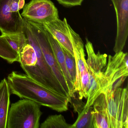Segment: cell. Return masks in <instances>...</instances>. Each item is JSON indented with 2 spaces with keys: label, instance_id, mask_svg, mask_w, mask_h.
Returning a JSON list of instances; mask_svg holds the SVG:
<instances>
[{
  "label": "cell",
  "instance_id": "10",
  "mask_svg": "<svg viewBox=\"0 0 128 128\" xmlns=\"http://www.w3.org/2000/svg\"><path fill=\"white\" fill-rule=\"evenodd\" d=\"M86 41L85 47L87 54L86 62L88 72L98 81L102 89V92H104L108 86L104 76L108 55L101 54L99 51L96 54L92 42L87 38H86Z\"/></svg>",
  "mask_w": 128,
  "mask_h": 128
},
{
  "label": "cell",
  "instance_id": "2",
  "mask_svg": "<svg viewBox=\"0 0 128 128\" xmlns=\"http://www.w3.org/2000/svg\"><path fill=\"white\" fill-rule=\"evenodd\" d=\"M24 19V32L26 36L28 44L33 48L36 57V68L29 77L53 93L71 98L64 91L46 63L30 24L26 19Z\"/></svg>",
  "mask_w": 128,
  "mask_h": 128
},
{
  "label": "cell",
  "instance_id": "8",
  "mask_svg": "<svg viewBox=\"0 0 128 128\" xmlns=\"http://www.w3.org/2000/svg\"><path fill=\"white\" fill-rule=\"evenodd\" d=\"M128 75V54L121 51L116 53L114 56L108 55L104 72L108 86L104 92L107 90H114L120 88Z\"/></svg>",
  "mask_w": 128,
  "mask_h": 128
},
{
  "label": "cell",
  "instance_id": "9",
  "mask_svg": "<svg viewBox=\"0 0 128 128\" xmlns=\"http://www.w3.org/2000/svg\"><path fill=\"white\" fill-rule=\"evenodd\" d=\"M58 12L50 0H31L24 5L21 15L28 20L43 24L59 18Z\"/></svg>",
  "mask_w": 128,
  "mask_h": 128
},
{
  "label": "cell",
  "instance_id": "17",
  "mask_svg": "<svg viewBox=\"0 0 128 128\" xmlns=\"http://www.w3.org/2000/svg\"><path fill=\"white\" fill-rule=\"evenodd\" d=\"M72 125L68 124L62 114L49 116L40 125V128H71Z\"/></svg>",
  "mask_w": 128,
  "mask_h": 128
},
{
  "label": "cell",
  "instance_id": "14",
  "mask_svg": "<svg viewBox=\"0 0 128 128\" xmlns=\"http://www.w3.org/2000/svg\"><path fill=\"white\" fill-rule=\"evenodd\" d=\"M11 93L7 79L0 82V128H6Z\"/></svg>",
  "mask_w": 128,
  "mask_h": 128
},
{
  "label": "cell",
  "instance_id": "4",
  "mask_svg": "<svg viewBox=\"0 0 128 128\" xmlns=\"http://www.w3.org/2000/svg\"><path fill=\"white\" fill-rule=\"evenodd\" d=\"M104 93L107 102L109 128H128V92L127 88H118Z\"/></svg>",
  "mask_w": 128,
  "mask_h": 128
},
{
  "label": "cell",
  "instance_id": "3",
  "mask_svg": "<svg viewBox=\"0 0 128 128\" xmlns=\"http://www.w3.org/2000/svg\"><path fill=\"white\" fill-rule=\"evenodd\" d=\"M40 106L27 99L12 103L9 110L6 128H39L42 114Z\"/></svg>",
  "mask_w": 128,
  "mask_h": 128
},
{
  "label": "cell",
  "instance_id": "1",
  "mask_svg": "<svg viewBox=\"0 0 128 128\" xmlns=\"http://www.w3.org/2000/svg\"><path fill=\"white\" fill-rule=\"evenodd\" d=\"M6 79L11 94L21 98L32 100L40 106H46L58 112L68 110L71 98L53 93L26 74L13 71Z\"/></svg>",
  "mask_w": 128,
  "mask_h": 128
},
{
  "label": "cell",
  "instance_id": "18",
  "mask_svg": "<svg viewBox=\"0 0 128 128\" xmlns=\"http://www.w3.org/2000/svg\"><path fill=\"white\" fill-rule=\"evenodd\" d=\"M62 47V46H61ZM65 56L66 66L73 85L76 80V64L74 57L68 51L62 47Z\"/></svg>",
  "mask_w": 128,
  "mask_h": 128
},
{
  "label": "cell",
  "instance_id": "12",
  "mask_svg": "<svg viewBox=\"0 0 128 128\" xmlns=\"http://www.w3.org/2000/svg\"><path fill=\"white\" fill-rule=\"evenodd\" d=\"M45 30L54 57L68 85L70 96L72 97L74 93V85L71 80L66 66L65 56L62 47L55 38L45 29Z\"/></svg>",
  "mask_w": 128,
  "mask_h": 128
},
{
  "label": "cell",
  "instance_id": "6",
  "mask_svg": "<svg viewBox=\"0 0 128 128\" xmlns=\"http://www.w3.org/2000/svg\"><path fill=\"white\" fill-rule=\"evenodd\" d=\"M42 24L60 45L73 56L74 48L84 44L80 36L70 26L66 18L63 20L58 18Z\"/></svg>",
  "mask_w": 128,
  "mask_h": 128
},
{
  "label": "cell",
  "instance_id": "11",
  "mask_svg": "<svg viewBox=\"0 0 128 128\" xmlns=\"http://www.w3.org/2000/svg\"><path fill=\"white\" fill-rule=\"evenodd\" d=\"M115 10L117 32L113 50L115 54L123 50L128 36V0H111Z\"/></svg>",
  "mask_w": 128,
  "mask_h": 128
},
{
  "label": "cell",
  "instance_id": "5",
  "mask_svg": "<svg viewBox=\"0 0 128 128\" xmlns=\"http://www.w3.org/2000/svg\"><path fill=\"white\" fill-rule=\"evenodd\" d=\"M25 0H0V31L2 36L24 32V19L20 13Z\"/></svg>",
  "mask_w": 128,
  "mask_h": 128
},
{
  "label": "cell",
  "instance_id": "16",
  "mask_svg": "<svg viewBox=\"0 0 128 128\" xmlns=\"http://www.w3.org/2000/svg\"><path fill=\"white\" fill-rule=\"evenodd\" d=\"M2 36L19 55L23 48L28 43L27 38L24 32L12 35Z\"/></svg>",
  "mask_w": 128,
  "mask_h": 128
},
{
  "label": "cell",
  "instance_id": "13",
  "mask_svg": "<svg viewBox=\"0 0 128 128\" xmlns=\"http://www.w3.org/2000/svg\"><path fill=\"white\" fill-rule=\"evenodd\" d=\"M94 128H109L107 102L105 94L101 93L92 105Z\"/></svg>",
  "mask_w": 128,
  "mask_h": 128
},
{
  "label": "cell",
  "instance_id": "15",
  "mask_svg": "<svg viewBox=\"0 0 128 128\" xmlns=\"http://www.w3.org/2000/svg\"><path fill=\"white\" fill-rule=\"evenodd\" d=\"M71 128H94V116L92 106L88 108L84 107L78 112L76 121Z\"/></svg>",
  "mask_w": 128,
  "mask_h": 128
},
{
  "label": "cell",
  "instance_id": "7",
  "mask_svg": "<svg viewBox=\"0 0 128 128\" xmlns=\"http://www.w3.org/2000/svg\"><path fill=\"white\" fill-rule=\"evenodd\" d=\"M27 20L30 24L31 29L38 40L46 63L64 91L71 98L68 85L54 57L43 24Z\"/></svg>",
  "mask_w": 128,
  "mask_h": 128
},
{
  "label": "cell",
  "instance_id": "19",
  "mask_svg": "<svg viewBox=\"0 0 128 128\" xmlns=\"http://www.w3.org/2000/svg\"><path fill=\"white\" fill-rule=\"evenodd\" d=\"M59 4L66 7L81 6L84 0H56Z\"/></svg>",
  "mask_w": 128,
  "mask_h": 128
}]
</instances>
